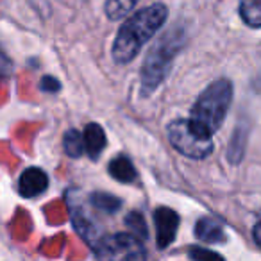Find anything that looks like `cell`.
Masks as SVG:
<instances>
[{"label": "cell", "instance_id": "7c38bea8", "mask_svg": "<svg viewBox=\"0 0 261 261\" xmlns=\"http://www.w3.org/2000/svg\"><path fill=\"white\" fill-rule=\"evenodd\" d=\"M140 0H106L104 11L106 16L109 20H122L125 18L129 13H133V9L138 6Z\"/></svg>", "mask_w": 261, "mask_h": 261}, {"label": "cell", "instance_id": "8fae6325", "mask_svg": "<svg viewBox=\"0 0 261 261\" xmlns=\"http://www.w3.org/2000/svg\"><path fill=\"white\" fill-rule=\"evenodd\" d=\"M108 170L111 177H115L118 182H133L136 179L135 165L130 163V160L125 156H116L115 160L109 161Z\"/></svg>", "mask_w": 261, "mask_h": 261}, {"label": "cell", "instance_id": "9a60e30c", "mask_svg": "<svg viewBox=\"0 0 261 261\" xmlns=\"http://www.w3.org/2000/svg\"><path fill=\"white\" fill-rule=\"evenodd\" d=\"M245 142H247V129L243 123H240L236 127L234 135H232V140H231V145H229V160L231 163H238L240 160L243 158V150H245Z\"/></svg>", "mask_w": 261, "mask_h": 261}, {"label": "cell", "instance_id": "ffe728a7", "mask_svg": "<svg viewBox=\"0 0 261 261\" xmlns=\"http://www.w3.org/2000/svg\"><path fill=\"white\" fill-rule=\"evenodd\" d=\"M13 73V63L8 56L4 54V50L0 48V77H9Z\"/></svg>", "mask_w": 261, "mask_h": 261}, {"label": "cell", "instance_id": "ac0fdd59", "mask_svg": "<svg viewBox=\"0 0 261 261\" xmlns=\"http://www.w3.org/2000/svg\"><path fill=\"white\" fill-rule=\"evenodd\" d=\"M188 256L192 257L193 261H225L218 252L210 250V249H202V247H192Z\"/></svg>", "mask_w": 261, "mask_h": 261}, {"label": "cell", "instance_id": "6da1fadb", "mask_svg": "<svg viewBox=\"0 0 261 261\" xmlns=\"http://www.w3.org/2000/svg\"><path fill=\"white\" fill-rule=\"evenodd\" d=\"M167 18L168 9L161 2L150 4L127 16L113 41L111 56L115 63L127 65L133 61L140 54V50L145 47L147 41L152 40L158 31L165 25Z\"/></svg>", "mask_w": 261, "mask_h": 261}, {"label": "cell", "instance_id": "4fadbf2b", "mask_svg": "<svg viewBox=\"0 0 261 261\" xmlns=\"http://www.w3.org/2000/svg\"><path fill=\"white\" fill-rule=\"evenodd\" d=\"M240 16L252 29L261 27V0H242L240 2Z\"/></svg>", "mask_w": 261, "mask_h": 261}, {"label": "cell", "instance_id": "3957f363", "mask_svg": "<svg viewBox=\"0 0 261 261\" xmlns=\"http://www.w3.org/2000/svg\"><path fill=\"white\" fill-rule=\"evenodd\" d=\"M232 100V84L229 79H218L211 83L197 98L192 108V122L204 130L206 135L213 136L229 111Z\"/></svg>", "mask_w": 261, "mask_h": 261}, {"label": "cell", "instance_id": "44dd1931", "mask_svg": "<svg viewBox=\"0 0 261 261\" xmlns=\"http://www.w3.org/2000/svg\"><path fill=\"white\" fill-rule=\"evenodd\" d=\"M252 238H254V242H256V245L261 247V220L257 222L256 225H254V229H252Z\"/></svg>", "mask_w": 261, "mask_h": 261}, {"label": "cell", "instance_id": "9c48e42d", "mask_svg": "<svg viewBox=\"0 0 261 261\" xmlns=\"http://www.w3.org/2000/svg\"><path fill=\"white\" fill-rule=\"evenodd\" d=\"M83 138H84V150L86 154L90 156V160H98V156L102 154L104 150L106 143V133L98 123H88L84 127V133H83Z\"/></svg>", "mask_w": 261, "mask_h": 261}, {"label": "cell", "instance_id": "ba28073f", "mask_svg": "<svg viewBox=\"0 0 261 261\" xmlns=\"http://www.w3.org/2000/svg\"><path fill=\"white\" fill-rule=\"evenodd\" d=\"M48 188V177L41 168L31 167L20 175L18 181V192L22 197H27V199H33V197H38Z\"/></svg>", "mask_w": 261, "mask_h": 261}, {"label": "cell", "instance_id": "5b68a950", "mask_svg": "<svg viewBox=\"0 0 261 261\" xmlns=\"http://www.w3.org/2000/svg\"><path fill=\"white\" fill-rule=\"evenodd\" d=\"M95 256L97 261H147L145 247L133 232L102 236L95 245Z\"/></svg>", "mask_w": 261, "mask_h": 261}, {"label": "cell", "instance_id": "7a4b0ae2", "mask_svg": "<svg viewBox=\"0 0 261 261\" xmlns=\"http://www.w3.org/2000/svg\"><path fill=\"white\" fill-rule=\"evenodd\" d=\"M186 43V33L182 27H174L165 33L147 54L142 66V91L149 95L165 81L170 72L175 56Z\"/></svg>", "mask_w": 261, "mask_h": 261}, {"label": "cell", "instance_id": "8992f818", "mask_svg": "<svg viewBox=\"0 0 261 261\" xmlns=\"http://www.w3.org/2000/svg\"><path fill=\"white\" fill-rule=\"evenodd\" d=\"M154 224H156L158 232V245L160 249H167L177 234L179 215L170 207H158L154 211Z\"/></svg>", "mask_w": 261, "mask_h": 261}, {"label": "cell", "instance_id": "d6986e66", "mask_svg": "<svg viewBox=\"0 0 261 261\" xmlns=\"http://www.w3.org/2000/svg\"><path fill=\"white\" fill-rule=\"evenodd\" d=\"M41 90L47 91V93H56V91L61 88V84H59V81L56 79V77L52 75H45L43 79H41Z\"/></svg>", "mask_w": 261, "mask_h": 261}, {"label": "cell", "instance_id": "52a82bcc", "mask_svg": "<svg viewBox=\"0 0 261 261\" xmlns=\"http://www.w3.org/2000/svg\"><path fill=\"white\" fill-rule=\"evenodd\" d=\"M68 210H70V217H72L73 222V227L75 231L86 240L90 245H97L98 243V231H97V225L93 224L91 220V215L86 211L84 204H75V200L70 199L68 197Z\"/></svg>", "mask_w": 261, "mask_h": 261}, {"label": "cell", "instance_id": "e0dca14e", "mask_svg": "<svg viewBox=\"0 0 261 261\" xmlns=\"http://www.w3.org/2000/svg\"><path fill=\"white\" fill-rule=\"evenodd\" d=\"M125 224L127 227H129V231L133 232V234L136 236V238H147V234H149V231H147V224H145V218H143L142 213H138V211H133V213H129L125 217Z\"/></svg>", "mask_w": 261, "mask_h": 261}, {"label": "cell", "instance_id": "277c9868", "mask_svg": "<svg viewBox=\"0 0 261 261\" xmlns=\"http://www.w3.org/2000/svg\"><path fill=\"white\" fill-rule=\"evenodd\" d=\"M168 140L177 152L192 160H204L213 152V140L192 120H174L167 129Z\"/></svg>", "mask_w": 261, "mask_h": 261}, {"label": "cell", "instance_id": "30bf717a", "mask_svg": "<svg viewBox=\"0 0 261 261\" xmlns=\"http://www.w3.org/2000/svg\"><path fill=\"white\" fill-rule=\"evenodd\" d=\"M195 236L206 243H220L225 242V232L220 222L215 218H200L195 225Z\"/></svg>", "mask_w": 261, "mask_h": 261}, {"label": "cell", "instance_id": "5bb4252c", "mask_svg": "<svg viewBox=\"0 0 261 261\" xmlns=\"http://www.w3.org/2000/svg\"><path fill=\"white\" fill-rule=\"evenodd\" d=\"M90 204L98 210L100 213H106V215H113L120 210L122 206V200L118 197L111 195V193H104V192H97L90 197Z\"/></svg>", "mask_w": 261, "mask_h": 261}, {"label": "cell", "instance_id": "2e32d148", "mask_svg": "<svg viewBox=\"0 0 261 261\" xmlns=\"http://www.w3.org/2000/svg\"><path fill=\"white\" fill-rule=\"evenodd\" d=\"M63 147H65V152L70 158H81L86 150H84V138L79 130L70 129L68 133L63 138Z\"/></svg>", "mask_w": 261, "mask_h": 261}]
</instances>
